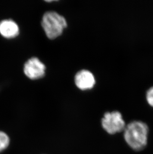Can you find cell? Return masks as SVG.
Instances as JSON below:
<instances>
[{"label":"cell","mask_w":153,"mask_h":154,"mask_svg":"<svg viewBox=\"0 0 153 154\" xmlns=\"http://www.w3.org/2000/svg\"><path fill=\"white\" fill-rule=\"evenodd\" d=\"M124 138L129 147L135 151H140L147 145L149 127L142 121L134 120L126 126Z\"/></svg>","instance_id":"cell-1"},{"label":"cell","mask_w":153,"mask_h":154,"mask_svg":"<svg viewBox=\"0 0 153 154\" xmlns=\"http://www.w3.org/2000/svg\"><path fill=\"white\" fill-rule=\"evenodd\" d=\"M41 25L48 38L54 39L61 35L67 23L65 18L57 12L48 11L43 16Z\"/></svg>","instance_id":"cell-2"},{"label":"cell","mask_w":153,"mask_h":154,"mask_svg":"<svg viewBox=\"0 0 153 154\" xmlns=\"http://www.w3.org/2000/svg\"><path fill=\"white\" fill-rule=\"evenodd\" d=\"M101 125L104 129L110 135L124 131L126 126L122 113L117 111L104 114L101 119Z\"/></svg>","instance_id":"cell-3"},{"label":"cell","mask_w":153,"mask_h":154,"mask_svg":"<svg viewBox=\"0 0 153 154\" xmlns=\"http://www.w3.org/2000/svg\"><path fill=\"white\" fill-rule=\"evenodd\" d=\"M23 70L25 74L28 78L36 79L44 75L45 66L38 58L34 57L25 63Z\"/></svg>","instance_id":"cell-4"},{"label":"cell","mask_w":153,"mask_h":154,"mask_svg":"<svg viewBox=\"0 0 153 154\" xmlns=\"http://www.w3.org/2000/svg\"><path fill=\"white\" fill-rule=\"evenodd\" d=\"M75 82L76 86L81 90L91 89L95 85V79L93 74L87 70L79 71L75 77Z\"/></svg>","instance_id":"cell-5"},{"label":"cell","mask_w":153,"mask_h":154,"mask_svg":"<svg viewBox=\"0 0 153 154\" xmlns=\"http://www.w3.org/2000/svg\"><path fill=\"white\" fill-rule=\"evenodd\" d=\"M19 27L14 20L7 19L0 22V34L7 38H13L19 34Z\"/></svg>","instance_id":"cell-6"},{"label":"cell","mask_w":153,"mask_h":154,"mask_svg":"<svg viewBox=\"0 0 153 154\" xmlns=\"http://www.w3.org/2000/svg\"><path fill=\"white\" fill-rule=\"evenodd\" d=\"M10 138L7 134L3 131H0V152L7 148L10 144Z\"/></svg>","instance_id":"cell-7"},{"label":"cell","mask_w":153,"mask_h":154,"mask_svg":"<svg viewBox=\"0 0 153 154\" xmlns=\"http://www.w3.org/2000/svg\"><path fill=\"white\" fill-rule=\"evenodd\" d=\"M145 98L148 105L153 108V86L146 91Z\"/></svg>","instance_id":"cell-8"}]
</instances>
